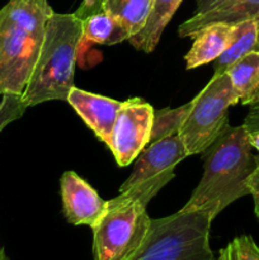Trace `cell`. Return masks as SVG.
I'll list each match as a JSON object with an SVG mask.
<instances>
[{
	"instance_id": "obj_1",
	"label": "cell",
	"mask_w": 259,
	"mask_h": 260,
	"mask_svg": "<svg viewBox=\"0 0 259 260\" xmlns=\"http://www.w3.org/2000/svg\"><path fill=\"white\" fill-rule=\"evenodd\" d=\"M245 127H231L203 151V175L180 210L200 211L217 217L228 206L249 194V177L258 164Z\"/></svg>"
},
{
	"instance_id": "obj_2",
	"label": "cell",
	"mask_w": 259,
	"mask_h": 260,
	"mask_svg": "<svg viewBox=\"0 0 259 260\" xmlns=\"http://www.w3.org/2000/svg\"><path fill=\"white\" fill-rule=\"evenodd\" d=\"M53 10L47 0H9L0 9V94L27 85Z\"/></svg>"
},
{
	"instance_id": "obj_3",
	"label": "cell",
	"mask_w": 259,
	"mask_h": 260,
	"mask_svg": "<svg viewBox=\"0 0 259 260\" xmlns=\"http://www.w3.org/2000/svg\"><path fill=\"white\" fill-rule=\"evenodd\" d=\"M83 41L81 19L53 13L46 25L42 47L22 96L28 108L43 102L65 101L74 88V73Z\"/></svg>"
},
{
	"instance_id": "obj_4",
	"label": "cell",
	"mask_w": 259,
	"mask_h": 260,
	"mask_svg": "<svg viewBox=\"0 0 259 260\" xmlns=\"http://www.w3.org/2000/svg\"><path fill=\"white\" fill-rule=\"evenodd\" d=\"M212 218L200 211H178L151 218L149 235L128 260H213L210 245Z\"/></svg>"
},
{
	"instance_id": "obj_5",
	"label": "cell",
	"mask_w": 259,
	"mask_h": 260,
	"mask_svg": "<svg viewBox=\"0 0 259 260\" xmlns=\"http://www.w3.org/2000/svg\"><path fill=\"white\" fill-rule=\"evenodd\" d=\"M147 203L123 193L107 201V210L93 230L94 260H128L149 235L151 218Z\"/></svg>"
},
{
	"instance_id": "obj_6",
	"label": "cell",
	"mask_w": 259,
	"mask_h": 260,
	"mask_svg": "<svg viewBox=\"0 0 259 260\" xmlns=\"http://www.w3.org/2000/svg\"><path fill=\"white\" fill-rule=\"evenodd\" d=\"M239 103L228 73L213 75L192 99V107L180 127V140L188 156L202 154L229 126V108Z\"/></svg>"
},
{
	"instance_id": "obj_7",
	"label": "cell",
	"mask_w": 259,
	"mask_h": 260,
	"mask_svg": "<svg viewBox=\"0 0 259 260\" xmlns=\"http://www.w3.org/2000/svg\"><path fill=\"white\" fill-rule=\"evenodd\" d=\"M154 108L141 98L122 102L109 141L117 164L127 167L147 146L154 122Z\"/></svg>"
},
{
	"instance_id": "obj_8",
	"label": "cell",
	"mask_w": 259,
	"mask_h": 260,
	"mask_svg": "<svg viewBox=\"0 0 259 260\" xmlns=\"http://www.w3.org/2000/svg\"><path fill=\"white\" fill-rule=\"evenodd\" d=\"M187 156V150L178 134L147 144L136 157L134 170L119 187V192L145 180L174 174V168Z\"/></svg>"
},
{
	"instance_id": "obj_9",
	"label": "cell",
	"mask_w": 259,
	"mask_h": 260,
	"mask_svg": "<svg viewBox=\"0 0 259 260\" xmlns=\"http://www.w3.org/2000/svg\"><path fill=\"white\" fill-rule=\"evenodd\" d=\"M62 210L71 225L93 228L107 210L104 201L96 190L74 172H65L61 177Z\"/></svg>"
},
{
	"instance_id": "obj_10",
	"label": "cell",
	"mask_w": 259,
	"mask_h": 260,
	"mask_svg": "<svg viewBox=\"0 0 259 260\" xmlns=\"http://www.w3.org/2000/svg\"><path fill=\"white\" fill-rule=\"evenodd\" d=\"M66 102L75 109L95 136L108 146L122 102L90 93L76 86L71 89Z\"/></svg>"
},
{
	"instance_id": "obj_11",
	"label": "cell",
	"mask_w": 259,
	"mask_h": 260,
	"mask_svg": "<svg viewBox=\"0 0 259 260\" xmlns=\"http://www.w3.org/2000/svg\"><path fill=\"white\" fill-rule=\"evenodd\" d=\"M259 17V0H226L208 12L195 14L179 25L180 37H193L203 27L215 23L236 24Z\"/></svg>"
},
{
	"instance_id": "obj_12",
	"label": "cell",
	"mask_w": 259,
	"mask_h": 260,
	"mask_svg": "<svg viewBox=\"0 0 259 260\" xmlns=\"http://www.w3.org/2000/svg\"><path fill=\"white\" fill-rule=\"evenodd\" d=\"M234 24L215 23L203 27L193 36V45L185 55L187 69H196L215 61L228 47Z\"/></svg>"
},
{
	"instance_id": "obj_13",
	"label": "cell",
	"mask_w": 259,
	"mask_h": 260,
	"mask_svg": "<svg viewBox=\"0 0 259 260\" xmlns=\"http://www.w3.org/2000/svg\"><path fill=\"white\" fill-rule=\"evenodd\" d=\"M182 2L183 0H152L151 12L146 24L137 35L132 36L128 42L136 50L146 53L152 52Z\"/></svg>"
},
{
	"instance_id": "obj_14",
	"label": "cell",
	"mask_w": 259,
	"mask_h": 260,
	"mask_svg": "<svg viewBox=\"0 0 259 260\" xmlns=\"http://www.w3.org/2000/svg\"><path fill=\"white\" fill-rule=\"evenodd\" d=\"M254 50H259V32L256 19L234 24L233 36L228 47L215 60L213 75L223 74L240 58Z\"/></svg>"
},
{
	"instance_id": "obj_15",
	"label": "cell",
	"mask_w": 259,
	"mask_h": 260,
	"mask_svg": "<svg viewBox=\"0 0 259 260\" xmlns=\"http://www.w3.org/2000/svg\"><path fill=\"white\" fill-rule=\"evenodd\" d=\"M239 103L251 106L259 101V50L236 61L228 71Z\"/></svg>"
},
{
	"instance_id": "obj_16",
	"label": "cell",
	"mask_w": 259,
	"mask_h": 260,
	"mask_svg": "<svg viewBox=\"0 0 259 260\" xmlns=\"http://www.w3.org/2000/svg\"><path fill=\"white\" fill-rule=\"evenodd\" d=\"M83 40L101 45H116L131 38V33L103 9L81 18Z\"/></svg>"
},
{
	"instance_id": "obj_17",
	"label": "cell",
	"mask_w": 259,
	"mask_h": 260,
	"mask_svg": "<svg viewBox=\"0 0 259 260\" xmlns=\"http://www.w3.org/2000/svg\"><path fill=\"white\" fill-rule=\"evenodd\" d=\"M152 0H102V9L118 20L132 36L145 27Z\"/></svg>"
},
{
	"instance_id": "obj_18",
	"label": "cell",
	"mask_w": 259,
	"mask_h": 260,
	"mask_svg": "<svg viewBox=\"0 0 259 260\" xmlns=\"http://www.w3.org/2000/svg\"><path fill=\"white\" fill-rule=\"evenodd\" d=\"M190 107H192V101L175 109L164 108L154 112V122H152L149 144L178 134L183 122H184L188 113H189Z\"/></svg>"
},
{
	"instance_id": "obj_19",
	"label": "cell",
	"mask_w": 259,
	"mask_h": 260,
	"mask_svg": "<svg viewBox=\"0 0 259 260\" xmlns=\"http://www.w3.org/2000/svg\"><path fill=\"white\" fill-rule=\"evenodd\" d=\"M218 260H259V246L251 236H238L221 249Z\"/></svg>"
},
{
	"instance_id": "obj_20",
	"label": "cell",
	"mask_w": 259,
	"mask_h": 260,
	"mask_svg": "<svg viewBox=\"0 0 259 260\" xmlns=\"http://www.w3.org/2000/svg\"><path fill=\"white\" fill-rule=\"evenodd\" d=\"M28 109L27 103L20 94H3L0 101V132L17 121Z\"/></svg>"
},
{
	"instance_id": "obj_21",
	"label": "cell",
	"mask_w": 259,
	"mask_h": 260,
	"mask_svg": "<svg viewBox=\"0 0 259 260\" xmlns=\"http://www.w3.org/2000/svg\"><path fill=\"white\" fill-rule=\"evenodd\" d=\"M246 185H248L249 194H251L254 200V211H255V216L259 220V156L258 164H256L255 169H254V172L249 177Z\"/></svg>"
},
{
	"instance_id": "obj_22",
	"label": "cell",
	"mask_w": 259,
	"mask_h": 260,
	"mask_svg": "<svg viewBox=\"0 0 259 260\" xmlns=\"http://www.w3.org/2000/svg\"><path fill=\"white\" fill-rule=\"evenodd\" d=\"M243 126L245 127L249 134L259 129V101L250 106V109H249L248 114L244 119Z\"/></svg>"
},
{
	"instance_id": "obj_23",
	"label": "cell",
	"mask_w": 259,
	"mask_h": 260,
	"mask_svg": "<svg viewBox=\"0 0 259 260\" xmlns=\"http://www.w3.org/2000/svg\"><path fill=\"white\" fill-rule=\"evenodd\" d=\"M101 9H102V0H84L81 7L75 12V14L81 19V18H84L85 15Z\"/></svg>"
},
{
	"instance_id": "obj_24",
	"label": "cell",
	"mask_w": 259,
	"mask_h": 260,
	"mask_svg": "<svg viewBox=\"0 0 259 260\" xmlns=\"http://www.w3.org/2000/svg\"><path fill=\"white\" fill-rule=\"evenodd\" d=\"M226 0H197V5H196L195 14H200V13L208 12V10L213 9L217 5L222 4Z\"/></svg>"
},
{
	"instance_id": "obj_25",
	"label": "cell",
	"mask_w": 259,
	"mask_h": 260,
	"mask_svg": "<svg viewBox=\"0 0 259 260\" xmlns=\"http://www.w3.org/2000/svg\"><path fill=\"white\" fill-rule=\"evenodd\" d=\"M249 142H250L251 147H254V149L259 151V129L249 134Z\"/></svg>"
},
{
	"instance_id": "obj_26",
	"label": "cell",
	"mask_w": 259,
	"mask_h": 260,
	"mask_svg": "<svg viewBox=\"0 0 259 260\" xmlns=\"http://www.w3.org/2000/svg\"><path fill=\"white\" fill-rule=\"evenodd\" d=\"M0 260H9L8 259V256L5 255L4 249H2V248H0Z\"/></svg>"
},
{
	"instance_id": "obj_27",
	"label": "cell",
	"mask_w": 259,
	"mask_h": 260,
	"mask_svg": "<svg viewBox=\"0 0 259 260\" xmlns=\"http://www.w3.org/2000/svg\"><path fill=\"white\" fill-rule=\"evenodd\" d=\"M256 23H258V32H259V17L256 18Z\"/></svg>"
},
{
	"instance_id": "obj_28",
	"label": "cell",
	"mask_w": 259,
	"mask_h": 260,
	"mask_svg": "<svg viewBox=\"0 0 259 260\" xmlns=\"http://www.w3.org/2000/svg\"><path fill=\"white\" fill-rule=\"evenodd\" d=\"M0 96H2V94H0Z\"/></svg>"
}]
</instances>
